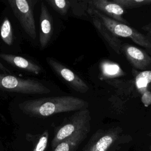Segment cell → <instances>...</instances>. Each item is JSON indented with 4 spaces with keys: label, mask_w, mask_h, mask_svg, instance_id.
<instances>
[{
    "label": "cell",
    "mask_w": 151,
    "mask_h": 151,
    "mask_svg": "<svg viewBox=\"0 0 151 151\" xmlns=\"http://www.w3.org/2000/svg\"><path fill=\"white\" fill-rule=\"evenodd\" d=\"M25 114L34 117H44L64 112L88 109L86 100L69 96L41 97L23 101L18 105Z\"/></svg>",
    "instance_id": "cell-1"
},
{
    "label": "cell",
    "mask_w": 151,
    "mask_h": 151,
    "mask_svg": "<svg viewBox=\"0 0 151 151\" xmlns=\"http://www.w3.org/2000/svg\"><path fill=\"white\" fill-rule=\"evenodd\" d=\"M131 140V136L124 133L119 126L99 129L91 136L83 151H115Z\"/></svg>",
    "instance_id": "cell-2"
},
{
    "label": "cell",
    "mask_w": 151,
    "mask_h": 151,
    "mask_svg": "<svg viewBox=\"0 0 151 151\" xmlns=\"http://www.w3.org/2000/svg\"><path fill=\"white\" fill-rule=\"evenodd\" d=\"M88 14H93L117 37L130 39L133 42L145 48L151 55V40L146 35L129 25L115 21L95 9L88 6L87 10Z\"/></svg>",
    "instance_id": "cell-3"
},
{
    "label": "cell",
    "mask_w": 151,
    "mask_h": 151,
    "mask_svg": "<svg viewBox=\"0 0 151 151\" xmlns=\"http://www.w3.org/2000/svg\"><path fill=\"white\" fill-rule=\"evenodd\" d=\"M0 91L30 95L47 94L51 90L38 80L0 73Z\"/></svg>",
    "instance_id": "cell-4"
},
{
    "label": "cell",
    "mask_w": 151,
    "mask_h": 151,
    "mask_svg": "<svg viewBox=\"0 0 151 151\" xmlns=\"http://www.w3.org/2000/svg\"><path fill=\"white\" fill-rule=\"evenodd\" d=\"M91 116L88 109L76 111L58 127L51 142L54 149L60 142L77 132L90 127Z\"/></svg>",
    "instance_id": "cell-5"
},
{
    "label": "cell",
    "mask_w": 151,
    "mask_h": 151,
    "mask_svg": "<svg viewBox=\"0 0 151 151\" xmlns=\"http://www.w3.org/2000/svg\"><path fill=\"white\" fill-rule=\"evenodd\" d=\"M33 0H8V2L25 32L32 40L37 37Z\"/></svg>",
    "instance_id": "cell-6"
},
{
    "label": "cell",
    "mask_w": 151,
    "mask_h": 151,
    "mask_svg": "<svg viewBox=\"0 0 151 151\" xmlns=\"http://www.w3.org/2000/svg\"><path fill=\"white\" fill-rule=\"evenodd\" d=\"M46 61L53 72L76 91L85 93L89 87L86 82L74 71L52 57H47Z\"/></svg>",
    "instance_id": "cell-7"
},
{
    "label": "cell",
    "mask_w": 151,
    "mask_h": 151,
    "mask_svg": "<svg viewBox=\"0 0 151 151\" xmlns=\"http://www.w3.org/2000/svg\"><path fill=\"white\" fill-rule=\"evenodd\" d=\"M122 53L134 69L143 71L151 68V55L145 50L123 43Z\"/></svg>",
    "instance_id": "cell-8"
},
{
    "label": "cell",
    "mask_w": 151,
    "mask_h": 151,
    "mask_svg": "<svg viewBox=\"0 0 151 151\" xmlns=\"http://www.w3.org/2000/svg\"><path fill=\"white\" fill-rule=\"evenodd\" d=\"M87 3L88 6L107 17L123 24L129 25V22L123 17L125 9L113 0H90L87 1Z\"/></svg>",
    "instance_id": "cell-9"
},
{
    "label": "cell",
    "mask_w": 151,
    "mask_h": 151,
    "mask_svg": "<svg viewBox=\"0 0 151 151\" xmlns=\"http://www.w3.org/2000/svg\"><path fill=\"white\" fill-rule=\"evenodd\" d=\"M52 18L48 9L44 3L41 2L40 17V45L41 49H44L51 41L52 35Z\"/></svg>",
    "instance_id": "cell-10"
},
{
    "label": "cell",
    "mask_w": 151,
    "mask_h": 151,
    "mask_svg": "<svg viewBox=\"0 0 151 151\" xmlns=\"http://www.w3.org/2000/svg\"><path fill=\"white\" fill-rule=\"evenodd\" d=\"M91 17L93 24L96 29L103 40L117 54H122V45L123 42L118 37L115 36L101 21L93 14H89Z\"/></svg>",
    "instance_id": "cell-11"
},
{
    "label": "cell",
    "mask_w": 151,
    "mask_h": 151,
    "mask_svg": "<svg viewBox=\"0 0 151 151\" xmlns=\"http://www.w3.org/2000/svg\"><path fill=\"white\" fill-rule=\"evenodd\" d=\"M0 58L10 65L25 71L34 74H39L42 72L41 66L22 57L0 52Z\"/></svg>",
    "instance_id": "cell-12"
},
{
    "label": "cell",
    "mask_w": 151,
    "mask_h": 151,
    "mask_svg": "<svg viewBox=\"0 0 151 151\" xmlns=\"http://www.w3.org/2000/svg\"><path fill=\"white\" fill-rule=\"evenodd\" d=\"M90 127L83 129L60 142L53 151H76L81 142L86 138Z\"/></svg>",
    "instance_id": "cell-13"
},
{
    "label": "cell",
    "mask_w": 151,
    "mask_h": 151,
    "mask_svg": "<svg viewBox=\"0 0 151 151\" xmlns=\"http://www.w3.org/2000/svg\"><path fill=\"white\" fill-rule=\"evenodd\" d=\"M133 83L139 92L141 93L145 92L149 86H151V71H136Z\"/></svg>",
    "instance_id": "cell-14"
},
{
    "label": "cell",
    "mask_w": 151,
    "mask_h": 151,
    "mask_svg": "<svg viewBox=\"0 0 151 151\" xmlns=\"http://www.w3.org/2000/svg\"><path fill=\"white\" fill-rule=\"evenodd\" d=\"M0 36L2 40L6 45H11L13 43V31L11 23L7 17H5L0 25Z\"/></svg>",
    "instance_id": "cell-15"
},
{
    "label": "cell",
    "mask_w": 151,
    "mask_h": 151,
    "mask_svg": "<svg viewBox=\"0 0 151 151\" xmlns=\"http://www.w3.org/2000/svg\"><path fill=\"white\" fill-rule=\"evenodd\" d=\"M45 2L61 15L67 14L71 4V1L67 0H46Z\"/></svg>",
    "instance_id": "cell-16"
},
{
    "label": "cell",
    "mask_w": 151,
    "mask_h": 151,
    "mask_svg": "<svg viewBox=\"0 0 151 151\" xmlns=\"http://www.w3.org/2000/svg\"><path fill=\"white\" fill-rule=\"evenodd\" d=\"M124 9H132L143 6L150 5L151 0H113Z\"/></svg>",
    "instance_id": "cell-17"
},
{
    "label": "cell",
    "mask_w": 151,
    "mask_h": 151,
    "mask_svg": "<svg viewBox=\"0 0 151 151\" xmlns=\"http://www.w3.org/2000/svg\"><path fill=\"white\" fill-rule=\"evenodd\" d=\"M102 71L104 76L109 77H117L123 74V71L118 65L109 61L103 63Z\"/></svg>",
    "instance_id": "cell-18"
},
{
    "label": "cell",
    "mask_w": 151,
    "mask_h": 151,
    "mask_svg": "<svg viewBox=\"0 0 151 151\" xmlns=\"http://www.w3.org/2000/svg\"><path fill=\"white\" fill-rule=\"evenodd\" d=\"M49 134L47 130L44 131L39 138L32 151H45L48 140Z\"/></svg>",
    "instance_id": "cell-19"
},
{
    "label": "cell",
    "mask_w": 151,
    "mask_h": 151,
    "mask_svg": "<svg viewBox=\"0 0 151 151\" xmlns=\"http://www.w3.org/2000/svg\"><path fill=\"white\" fill-rule=\"evenodd\" d=\"M142 29L144 31H145L146 32L148 31H151V21L149 23H147V24L145 25L144 26H143L142 27Z\"/></svg>",
    "instance_id": "cell-20"
},
{
    "label": "cell",
    "mask_w": 151,
    "mask_h": 151,
    "mask_svg": "<svg viewBox=\"0 0 151 151\" xmlns=\"http://www.w3.org/2000/svg\"><path fill=\"white\" fill-rule=\"evenodd\" d=\"M0 70L6 73H9V74L11 73V72L6 67H5L1 62H0Z\"/></svg>",
    "instance_id": "cell-21"
},
{
    "label": "cell",
    "mask_w": 151,
    "mask_h": 151,
    "mask_svg": "<svg viewBox=\"0 0 151 151\" xmlns=\"http://www.w3.org/2000/svg\"><path fill=\"white\" fill-rule=\"evenodd\" d=\"M146 35L151 40V31L147 32V33L146 34Z\"/></svg>",
    "instance_id": "cell-22"
},
{
    "label": "cell",
    "mask_w": 151,
    "mask_h": 151,
    "mask_svg": "<svg viewBox=\"0 0 151 151\" xmlns=\"http://www.w3.org/2000/svg\"><path fill=\"white\" fill-rule=\"evenodd\" d=\"M149 150L151 151V145H150V146H149Z\"/></svg>",
    "instance_id": "cell-23"
},
{
    "label": "cell",
    "mask_w": 151,
    "mask_h": 151,
    "mask_svg": "<svg viewBox=\"0 0 151 151\" xmlns=\"http://www.w3.org/2000/svg\"><path fill=\"white\" fill-rule=\"evenodd\" d=\"M149 136H151V132H150V133H149Z\"/></svg>",
    "instance_id": "cell-24"
}]
</instances>
